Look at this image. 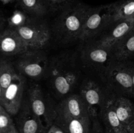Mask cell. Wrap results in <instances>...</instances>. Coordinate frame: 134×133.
Returning <instances> with one entry per match:
<instances>
[{
  "instance_id": "obj_23",
  "label": "cell",
  "mask_w": 134,
  "mask_h": 133,
  "mask_svg": "<svg viewBox=\"0 0 134 133\" xmlns=\"http://www.w3.org/2000/svg\"><path fill=\"white\" fill-rule=\"evenodd\" d=\"M48 13L62 12L77 3V0H44Z\"/></svg>"
},
{
  "instance_id": "obj_4",
  "label": "cell",
  "mask_w": 134,
  "mask_h": 133,
  "mask_svg": "<svg viewBox=\"0 0 134 133\" xmlns=\"http://www.w3.org/2000/svg\"><path fill=\"white\" fill-rule=\"evenodd\" d=\"M26 99L31 110L40 120L43 127L48 130L56 119L57 105L44 95L41 87L38 84H33L29 87Z\"/></svg>"
},
{
  "instance_id": "obj_31",
  "label": "cell",
  "mask_w": 134,
  "mask_h": 133,
  "mask_svg": "<svg viewBox=\"0 0 134 133\" xmlns=\"http://www.w3.org/2000/svg\"><path fill=\"white\" fill-rule=\"evenodd\" d=\"M3 93V88L1 87V85H0V102H1V99H2Z\"/></svg>"
},
{
  "instance_id": "obj_19",
  "label": "cell",
  "mask_w": 134,
  "mask_h": 133,
  "mask_svg": "<svg viewBox=\"0 0 134 133\" xmlns=\"http://www.w3.org/2000/svg\"><path fill=\"white\" fill-rule=\"evenodd\" d=\"M112 22L130 20L134 14V0H120L110 4Z\"/></svg>"
},
{
  "instance_id": "obj_32",
  "label": "cell",
  "mask_w": 134,
  "mask_h": 133,
  "mask_svg": "<svg viewBox=\"0 0 134 133\" xmlns=\"http://www.w3.org/2000/svg\"><path fill=\"white\" fill-rule=\"evenodd\" d=\"M12 1H13V0H1V1L3 4H7L11 2Z\"/></svg>"
},
{
  "instance_id": "obj_36",
  "label": "cell",
  "mask_w": 134,
  "mask_h": 133,
  "mask_svg": "<svg viewBox=\"0 0 134 133\" xmlns=\"http://www.w3.org/2000/svg\"><path fill=\"white\" fill-rule=\"evenodd\" d=\"M13 133H19V132H18V130H17L16 131H15V132H13Z\"/></svg>"
},
{
  "instance_id": "obj_33",
  "label": "cell",
  "mask_w": 134,
  "mask_h": 133,
  "mask_svg": "<svg viewBox=\"0 0 134 133\" xmlns=\"http://www.w3.org/2000/svg\"><path fill=\"white\" fill-rule=\"evenodd\" d=\"M47 133H53V130H52V129L51 126L48 129V130H47Z\"/></svg>"
},
{
  "instance_id": "obj_21",
  "label": "cell",
  "mask_w": 134,
  "mask_h": 133,
  "mask_svg": "<svg viewBox=\"0 0 134 133\" xmlns=\"http://www.w3.org/2000/svg\"><path fill=\"white\" fill-rule=\"evenodd\" d=\"M18 73L10 62L5 60H0V85L5 90Z\"/></svg>"
},
{
  "instance_id": "obj_10",
  "label": "cell",
  "mask_w": 134,
  "mask_h": 133,
  "mask_svg": "<svg viewBox=\"0 0 134 133\" xmlns=\"http://www.w3.org/2000/svg\"><path fill=\"white\" fill-rule=\"evenodd\" d=\"M79 95L87 106L91 118L98 117L107 99L103 89L96 82L88 80L82 83Z\"/></svg>"
},
{
  "instance_id": "obj_20",
  "label": "cell",
  "mask_w": 134,
  "mask_h": 133,
  "mask_svg": "<svg viewBox=\"0 0 134 133\" xmlns=\"http://www.w3.org/2000/svg\"><path fill=\"white\" fill-rule=\"evenodd\" d=\"M21 10L34 17L43 16L48 13L44 0H17Z\"/></svg>"
},
{
  "instance_id": "obj_17",
  "label": "cell",
  "mask_w": 134,
  "mask_h": 133,
  "mask_svg": "<svg viewBox=\"0 0 134 133\" xmlns=\"http://www.w3.org/2000/svg\"><path fill=\"white\" fill-rule=\"evenodd\" d=\"M114 104L119 120L124 126L134 122V104L122 95H114Z\"/></svg>"
},
{
  "instance_id": "obj_30",
  "label": "cell",
  "mask_w": 134,
  "mask_h": 133,
  "mask_svg": "<svg viewBox=\"0 0 134 133\" xmlns=\"http://www.w3.org/2000/svg\"><path fill=\"white\" fill-rule=\"evenodd\" d=\"M132 81H133V93L134 96V64L133 65V70H132Z\"/></svg>"
},
{
  "instance_id": "obj_16",
  "label": "cell",
  "mask_w": 134,
  "mask_h": 133,
  "mask_svg": "<svg viewBox=\"0 0 134 133\" xmlns=\"http://www.w3.org/2000/svg\"><path fill=\"white\" fill-rule=\"evenodd\" d=\"M105 127V133H111L124 127L119 120L114 104V95L109 97L99 113Z\"/></svg>"
},
{
  "instance_id": "obj_14",
  "label": "cell",
  "mask_w": 134,
  "mask_h": 133,
  "mask_svg": "<svg viewBox=\"0 0 134 133\" xmlns=\"http://www.w3.org/2000/svg\"><path fill=\"white\" fill-rule=\"evenodd\" d=\"M57 113L73 117H91L82 98L76 94L66 96L58 104Z\"/></svg>"
},
{
  "instance_id": "obj_3",
  "label": "cell",
  "mask_w": 134,
  "mask_h": 133,
  "mask_svg": "<svg viewBox=\"0 0 134 133\" xmlns=\"http://www.w3.org/2000/svg\"><path fill=\"white\" fill-rule=\"evenodd\" d=\"M133 64L115 60L102 71L106 83L116 92L133 96L132 70Z\"/></svg>"
},
{
  "instance_id": "obj_22",
  "label": "cell",
  "mask_w": 134,
  "mask_h": 133,
  "mask_svg": "<svg viewBox=\"0 0 134 133\" xmlns=\"http://www.w3.org/2000/svg\"><path fill=\"white\" fill-rule=\"evenodd\" d=\"M16 130L10 115L0 104V133H13Z\"/></svg>"
},
{
  "instance_id": "obj_25",
  "label": "cell",
  "mask_w": 134,
  "mask_h": 133,
  "mask_svg": "<svg viewBox=\"0 0 134 133\" xmlns=\"http://www.w3.org/2000/svg\"><path fill=\"white\" fill-rule=\"evenodd\" d=\"M90 133H104L103 128H102L99 120L98 119V117L92 119V125Z\"/></svg>"
},
{
  "instance_id": "obj_27",
  "label": "cell",
  "mask_w": 134,
  "mask_h": 133,
  "mask_svg": "<svg viewBox=\"0 0 134 133\" xmlns=\"http://www.w3.org/2000/svg\"><path fill=\"white\" fill-rule=\"evenodd\" d=\"M51 127H52V130H53V133H65L61 128H60L58 126L55 125V124H53L51 126Z\"/></svg>"
},
{
  "instance_id": "obj_34",
  "label": "cell",
  "mask_w": 134,
  "mask_h": 133,
  "mask_svg": "<svg viewBox=\"0 0 134 133\" xmlns=\"http://www.w3.org/2000/svg\"><path fill=\"white\" fill-rule=\"evenodd\" d=\"M130 20L133 21V22H134V14H133V16L132 17V18H131V19H130Z\"/></svg>"
},
{
  "instance_id": "obj_5",
  "label": "cell",
  "mask_w": 134,
  "mask_h": 133,
  "mask_svg": "<svg viewBox=\"0 0 134 133\" xmlns=\"http://www.w3.org/2000/svg\"><path fill=\"white\" fill-rule=\"evenodd\" d=\"M18 56L16 67L21 75L38 80L47 73L49 62L42 50H28Z\"/></svg>"
},
{
  "instance_id": "obj_18",
  "label": "cell",
  "mask_w": 134,
  "mask_h": 133,
  "mask_svg": "<svg viewBox=\"0 0 134 133\" xmlns=\"http://www.w3.org/2000/svg\"><path fill=\"white\" fill-rule=\"evenodd\" d=\"M116 61H126L134 54V26L113 48Z\"/></svg>"
},
{
  "instance_id": "obj_24",
  "label": "cell",
  "mask_w": 134,
  "mask_h": 133,
  "mask_svg": "<svg viewBox=\"0 0 134 133\" xmlns=\"http://www.w3.org/2000/svg\"><path fill=\"white\" fill-rule=\"evenodd\" d=\"M31 17V16L27 14L22 10H16L9 18L8 22L10 28L16 29L24 25Z\"/></svg>"
},
{
  "instance_id": "obj_6",
  "label": "cell",
  "mask_w": 134,
  "mask_h": 133,
  "mask_svg": "<svg viewBox=\"0 0 134 133\" xmlns=\"http://www.w3.org/2000/svg\"><path fill=\"white\" fill-rule=\"evenodd\" d=\"M31 16L23 26L14 29L27 44L29 50H43L49 42L51 32L47 25Z\"/></svg>"
},
{
  "instance_id": "obj_29",
  "label": "cell",
  "mask_w": 134,
  "mask_h": 133,
  "mask_svg": "<svg viewBox=\"0 0 134 133\" xmlns=\"http://www.w3.org/2000/svg\"><path fill=\"white\" fill-rule=\"evenodd\" d=\"M129 133H134V122L130 125V132Z\"/></svg>"
},
{
  "instance_id": "obj_7",
  "label": "cell",
  "mask_w": 134,
  "mask_h": 133,
  "mask_svg": "<svg viewBox=\"0 0 134 133\" xmlns=\"http://www.w3.org/2000/svg\"><path fill=\"white\" fill-rule=\"evenodd\" d=\"M113 23L110 4L98 7H90L87 14L79 40L92 39Z\"/></svg>"
},
{
  "instance_id": "obj_11",
  "label": "cell",
  "mask_w": 134,
  "mask_h": 133,
  "mask_svg": "<svg viewBox=\"0 0 134 133\" xmlns=\"http://www.w3.org/2000/svg\"><path fill=\"white\" fill-rule=\"evenodd\" d=\"M16 123L19 133H43L47 130L32 112L27 99H24L22 102Z\"/></svg>"
},
{
  "instance_id": "obj_9",
  "label": "cell",
  "mask_w": 134,
  "mask_h": 133,
  "mask_svg": "<svg viewBox=\"0 0 134 133\" xmlns=\"http://www.w3.org/2000/svg\"><path fill=\"white\" fill-rule=\"evenodd\" d=\"M25 86L26 78L18 73L10 84L3 91L0 104L10 116L18 114L22 106Z\"/></svg>"
},
{
  "instance_id": "obj_15",
  "label": "cell",
  "mask_w": 134,
  "mask_h": 133,
  "mask_svg": "<svg viewBox=\"0 0 134 133\" xmlns=\"http://www.w3.org/2000/svg\"><path fill=\"white\" fill-rule=\"evenodd\" d=\"M112 26V27L96 41L104 47L111 49L133 28L134 22L130 20H124L114 22Z\"/></svg>"
},
{
  "instance_id": "obj_2",
  "label": "cell",
  "mask_w": 134,
  "mask_h": 133,
  "mask_svg": "<svg viewBox=\"0 0 134 133\" xmlns=\"http://www.w3.org/2000/svg\"><path fill=\"white\" fill-rule=\"evenodd\" d=\"M90 7L77 2L61 12L54 24V32L61 42L69 43L79 40Z\"/></svg>"
},
{
  "instance_id": "obj_8",
  "label": "cell",
  "mask_w": 134,
  "mask_h": 133,
  "mask_svg": "<svg viewBox=\"0 0 134 133\" xmlns=\"http://www.w3.org/2000/svg\"><path fill=\"white\" fill-rule=\"evenodd\" d=\"M81 56L85 66L102 72L115 60L113 49L104 47L96 41L84 47Z\"/></svg>"
},
{
  "instance_id": "obj_28",
  "label": "cell",
  "mask_w": 134,
  "mask_h": 133,
  "mask_svg": "<svg viewBox=\"0 0 134 133\" xmlns=\"http://www.w3.org/2000/svg\"><path fill=\"white\" fill-rule=\"evenodd\" d=\"M5 22V18H4V19H2V20H0V33H1L3 31L2 30H3V28Z\"/></svg>"
},
{
  "instance_id": "obj_35",
  "label": "cell",
  "mask_w": 134,
  "mask_h": 133,
  "mask_svg": "<svg viewBox=\"0 0 134 133\" xmlns=\"http://www.w3.org/2000/svg\"><path fill=\"white\" fill-rule=\"evenodd\" d=\"M2 19H4V18L3 17V16H1V14H0V20H2Z\"/></svg>"
},
{
  "instance_id": "obj_13",
  "label": "cell",
  "mask_w": 134,
  "mask_h": 133,
  "mask_svg": "<svg viewBox=\"0 0 134 133\" xmlns=\"http://www.w3.org/2000/svg\"><path fill=\"white\" fill-rule=\"evenodd\" d=\"M54 124L65 133H90L92 119L90 117H73L57 113Z\"/></svg>"
},
{
  "instance_id": "obj_26",
  "label": "cell",
  "mask_w": 134,
  "mask_h": 133,
  "mask_svg": "<svg viewBox=\"0 0 134 133\" xmlns=\"http://www.w3.org/2000/svg\"><path fill=\"white\" fill-rule=\"evenodd\" d=\"M130 132V125L128 126H126L122 127V129H119V130L114 131L111 133H129Z\"/></svg>"
},
{
  "instance_id": "obj_1",
  "label": "cell",
  "mask_w": 134,
  "mask_h": 133,
  "mask_svg": "<svg viewBox=\"0 0 134 133\" xmlns=\"http://www.w3.org/2000/svg\"><path fill=\"white\" fill-rule=\"evenodd\" d=\"M50 83L55 93L60 96L68 95L77 84L80 71L72 56L61 54L55 57L48 65Z\"/></svg>"
},
{
  "instance_id": "obj_12",
  "label": "cell",
  "mask_w": 134,
  "mask_h": 133,
  "mask_svg": "<svg viewBox=\"0 0 134 133\" xmlns=\"http://www.w3.org/2000/svg\"><path fill=\"white\" fill-rule=\"evenodd\" d=\"M29 50L27 44L14 29L3 30L0 33V52L7 56H20Z\"/></svg>"
}]
</instances>
